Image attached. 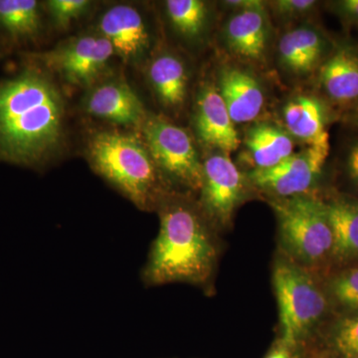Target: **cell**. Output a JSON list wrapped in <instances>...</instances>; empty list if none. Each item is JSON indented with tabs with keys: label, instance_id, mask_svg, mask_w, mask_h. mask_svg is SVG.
<instances>
[{
	"label": "cell",
	"instance_id": "cell-29",
	"mask_svg": "<svg viewBox=\"0 0 358 358\" xmlns=\"http://www.w3.org/2000/svg\"><path fill=\"white\" fill-rule=\"evenodd\" d=\"M348 169L353 178L358 182V143L353 145L348 155Z\"/></svg>",
	"mask_w": 358,
	"mask_h": 358
},
{
	"label": "cell",
	"instance_id": "cell-5",
	"mask_svg": "<svg viewBox=\"0 0 358 358\" xmlns=\"http://www.w3.org/2000/svg\"><path fill=\"white\" fill-rule=\"evenodd\" d=\"M274 286L279 303L282 341L294 346L317 322L327 308L326 296L312 278L291 263H278Z\"/></svg>",
	"mask_w": 358,
	"mask_h": 358
},
{
	"label": "cell",
	"instance_id": "cell-6",
	"mask_svg": "<svg viewBox=\"0 0 358 358\" xmlns=\"http://www.w3.org/2000/svg\"><path fill=\"white\" fill-rule=\"evenodd\" d=\"M143 131L155 164L183 185L193 189L201 188L203 166L185 129L152 115L143 122Z\"/></svg>",
	"mask_w": 358,
	"mask_h": 358
},
{
	"label": "cell",
	"instance_id": "cell-18",
	"mask_svg": "<svg viewBox=\"0 0 358 358\" xmlns=\"http://www.w3.org/2000/svg\"><path fill=\"white\" fill-rule=\"evenodd\" d=\"M245 143L255 169H271L294 155V143L289 134L272 124L253 127L247 134Z\"/></svg>",
	"mask_w": 358,
	"mask_h": 358
},
{
	"label": "cell",
	"instance_id": "cell-2",
	"mask_svg": "<svg viewBox=\"0 0 358 358\" xmlns=\"http://www.w3.org/2000/svg\"><path fill=\"white\" fill-rule=\"evenodd\" d=\"M216 251L196 214L182 206L164 212L145 279L150 284L204 282L210 275Z\"/></svg>",
	"mask_w": 358,
	"mask_h": 358
},
{
	"label": "cell",
	"instance_id": "cell-20",
	"mask_svg": "<svg viewBox=\"0 0 358 358\" xmlns=\"http://www.w3.org/2000/svg\"><path fill=\"white\" fill-rule=\"evenodd\" d=\"M41 29L40 3L35 0H0V30L17 42L30 41Z\"/></svg>",
	"mask_w": 358,
	"mask_h": 358
},
{
	"label": "cell",
	"instance_id": "cell-9",
	"mask_svg": "<svg viewBox=\"0 0 358 358\" xmlns=\"http://www.w3.org/2000/svg\"><path fill=\"white\" fill-rule=\"evenodd\" d=\"M202 166L200 189L205 207L221 223L227 222L243 194V176L227 155L208 157Z\"/></svg>",
	"mask_w": 358,
	"mask_h": 358
},
{
	"label": "cell",
	"instance_id": "cell-15",
	"mask_svg": "<svg viewBox=\"0 0 358 358\" xmlns=\"http://www.w3.org/2000/svg\"><path fill=\"white\" fill-rule=\"evenodd\" d=\"M285 124L294 138L308 147L329 148L324 106L315 96H298L287 103L282 110Z\"/></svg>",
	"mask_w": 358,
	"mask_h": 358
},
{
	"label": "cell",
	"instance_id": "cell-8",
	"mask_svg": "<svg viewBox=\"0 0 358 358\" xmlns=\"http://www.w3.org/2000/svg\"><path fill=\"white\" fill-rule=\"evenodd\" d=\"M329 148L308 147L292 155L281 164L267 169H254L250 180L261 189L282 199L301 196L308 192L320 176L329 157Z\"/></svg>",
	"mask_w": 358,
	"mask_h": 358
},
{
	"label": "cell",
	"instance_id": "cell-24",
	"mask_svg": "<svg viewBox=\"0 0 358 358\" xmlns=\"http://www.w3.org/2000/svg\"><path fill=\"white\" fill-rule=\"evenodd\" d=\"M333 341L341 355L348 358L358 357V315L346 317L336 324Z\"/></svg>",
	"mask_w": 358,
	"mask_h": 358
},
{
	"label": "cell",
	"instance_id": "cell-17",
	"mask_svg": "<svg viewBox=\"0 0 358 358\" xmlns=\"http://www.w3.org/2000/svg\"><path fill=\"white\" fill-rule=\"evenodd\" d=\"M324 204L333 232L331 255L343 262L358 259V201L338 199Z\"/></svg>",
	"mask_w": 358,
	"mask_h": 358
},
{
	"label": "cell",
	"instance_id": "cell-4",
	"mask_svg": "<svg viewBox=\"0 0 358 358\" xmlns=\"http://www.w3.org/2000/svg\"><path fill=\"white\" fill-rule=\"evenodd\" d=\"M272 205L282 240L296 258L313 264L331 254L333 232L324 202L296 196L272 202Z\"/></svg>",
	"mask_w": 358,
	"mask_h": 358
},
{
	"label": "cell",
	"instance_id": "cell-3",
	"mask_svg": "<svg viewBox=\"0 0 358 358\" xmlns=\"http://www.w3.org/2000/svg\"><path fill=\"white\" fill-rule=\"evenodd\" d=\"M89 157L96 171L134 204L145 208L157 185L155 164L145 145L136 136L103 131L89 143Z\"/></svg>",
	"mask_w": 358,
	"mask_h": 358
},
{
	"label": "cell",
	"instance_id": "cell-1",
	"mask_svg": "<svg viewBox=\"0 0 358 358\" xmlns=\"http://www.w3.org/2000/svg\"><path fill=\"white\" fill-rule=\"evenodd\" d=\"M64 101L43 71L27 66L0 81V160L36 166L61 143Z\"/></svg>",
	"mask_w": 358,
	"mask_h": 358
},
{
	"label": "cell",
	"instance_id": "cell-25",
	"mask_svg": "<svg viewBox=\"0 0 358 358\" xmlns=\"http://www.w3.org/2000/svg\"><path fill=\"white\" fill-rule=\"evenodd\" d=\"M91 2L87 0H50L47 7L57 24L66 26L76 20L88 9Z\"/></svg>",
	"mask_w": 358,
	"mask_h": 358
},
{
	"label": "cell",
	"instance_id": "cell-14",
	"mask_svg": "<svg viewBox=\"0 0 358 358\" xmlns=\"http://www.w3.org/2000/svg\"><path fill=\"white\" fill-rule=\"evenodd\" d=\"M320 86L339 105L358 102V49L343 46L320 67Z\"/></svg>",
	"mask_w": 358,
	"mask_h": 358
},
{
	"label": "cell",
	"instance_id": "cell-11",
	"mask_svg": "<svg viewBox=\"0 0 358 358\" xmlns=\"http://www.w3.org/2000/svg\"><path fill=\"white\" fill-rule=\"evenodd\" d=\"M195 127L200 140L225 154L236 150L240 138L218 89L207 86L197 99Z\"/></svg>",
	"mask_w": 358,
	"mask_h": 358
},
{
	"label": "cell",
	"instance_id": "cell-31",
	"mask_svg": "<svg viewBox=\"0 0 358 358\" xmlns=\"http://www.w3.org/2000/svg\"><path fill=\"white\" fill-rule=\"evenodd\" d=\"M353 358H358V357H353Z\"/></svg>",
	"mask_w": 358,
	"mask_h": 358
},
{
	"label": "cell",
	"instance_id": "cell-21",
	"mask_svg": "<svg viewBox=\"0 0 358 358\" xmlns=\"http://www.w3.org/2000/svg\"><path fill=\"white\" fill-rule=\"evenodd\" d=\"M289 43L299 64V73L310 72L319 64L324 55V40L312 27L296 28L287 32Z\"/></svg>",
	"mask_w": 358,
	"mask_h": 358
},
{
	"label": "cell",
	"instance_id": "cell-10",
	"mask_svg": "<svg viewBox=\"0 0 358 358\" xmlns=\"http://www.w3.org/2000/svg\"><path fill=\"white\" fill-rule=\"evenodd\" d=\"M103 35L126 62H134L145 53L150 45V35L143 17L136 8L129 6H115L101 17Z\"/></svg>",
	"mask_w": 358,
	"mask_h": 358
},
{
	"label": "cell",
	"instance_id": "cell-28",
	"mask_svg": "<svg viewBox=\"0 0 358 358\" xmlns=\"http://www.w3.org/2000/svg\"><path fill=\"white\" fill-rule=\"evenodd\" d=\"M224 4L236 8L239 11L264 9V2L260 0H232V1L224 2Z\"/></svg>",
	"mask_w": 358,
	"mask_h": 358
},
{
	"label": "cell",
	"instance_id": "cell-23",
	"mask_svg": "<svg viewBox=\"0 0 358 358\" xmlns=\"http://www.w3.org/2000/svg\"><path fill=\"white\" fill-rule=\"evenodd\" d=\"M331 293L343 307L358 313V268L339 274L331 282Z\"/></svg>",
	"mask_w": 358,
	"mask_h": 358
},
{
	"label": "cell",
	"instance_id": "cell-19",
	"mask_svg": "<svg viewBox=\"0 0 358 358\" xmlns=\"http://www.w3.org/2000/svg\"><path fill=\"white\" fill-rule=\"evenodd\" d=\"M148 76L164 105L171 108L182 105L187 88V74L178 57L164 54L155 58L148 69Z\"/></svg>",
	"mask_w": 358,
	"mask_h": 358
},
{
	"label": "cell",
	"instance_id": "cell-13",
	"mask_svg": "<svg viewBox=\"0 0 358 358\" xmlns=\"http://www.w3.org/2000/svg\"><path fill=\"white\" fill-rule=\"evenodd\" d=\"M219 93L234 124L254 121L265 103V96L258 81L246 71L228 68L219 78Z\"/></svg>",
	"mask_w": 358,
	"mask_h": 358
},
{
	"label": "cell",
	"instance_id": "cell-26",
	"mask_svg": "<svg viewBox=\"0 0 358 358\" xmlns=\"http://www.w3.org/2000/svg\"><path fill=\"white\" fill-rule=\"evenodd\" d=\"M275 13L284 17H296L310 13L317 2L313 0H278L273 2Z\"/></svg>",
	"mask_w": 358,
	"mask_h": 358
},
{
	"label": "cell",
	"instance_id": "cell-22",
	"mask_svg": "<svg viewBox=\"0 0 358 358\" xmlns=\"http://www.w3.org/2000/svg\"><path fill=\"white\" fill-rule=\"evenodd\" d=\"M167 15L178 32L188 37L200 34L206 21V6L200 0H169Z\"/></svg>",
	"mask_w": 358,
	"mask_h": 358
},
{
	"label": "cell",
	"instance_id": "cell-7",
	"mask_svg": "<svg viewBox=\"0 0 358 358\" xmlns=\"http://www.w3.org/2000/svg\"><path fill=\"white\" fill-rule=\"evenodd\" d=\"M114 54L103 35L87 34L34 57L70 84L88 86L102 74Z\"/></svg>",
	"mask_w": 358,
	"mask_h": 358
},
{
	"label": "cell",
	"instance_id": "cell-12",
	"mask_svg": "<svg viewBox=\"0 0 358 358\" xmlns=\"http://www.w3.org/2000/svg\"><path fill=\"white\" fill-rule=\"evenodd\" d=\"M90 114L122 126H143L145 108L133 89L124 82L112 81L96 87L86 101Z\"/></svg>",
	"mask_w": 358,
	"mask_h": 358
},
{
	"label": "cell",
	"instance_id": "cell-27",
	"mask_svg": "<svg viewBox=\"0 0 358 358\" xmlns=\"http://www.w3.org/2000/svg\"><path fill=\"white\" fill-rule=\"evenodd\" d=\"M336 13L346 20L358 21V0H341L334 4Z\"/></svg>",
	"mask_w": 358,
	"mask_h": 358
},
{
	"label": "cell",
	"instance_id": "cell-30",
	"mask_svg": "<svg viewBox=\"0 0 358 358\" xmlns=\"http://www.w3.org/2000/svg\"><path fill=\"white\" fill-rule=\"evenodd\" d=\"M266 358H291L286 348H275Z\"/></svg>",
	"mask_w": 358,
	"mask_h": 358
},
{
	"label": "cell",
	"instance_id": "cell-16",
	"mask_svg": "<svg viewBox=\"0 0 358 358\" xmlns=\"http://www.w3.org/2000/svg\"><path fill=\"white\" fill-rule=\"evenodd\" d=\"M268 28L264 9L238 11L226 26V39L235 53L258 60L267 46Z\"/></svg>",
	"mask_w": 358,
	"mask_h": 358
}]
</instances>
